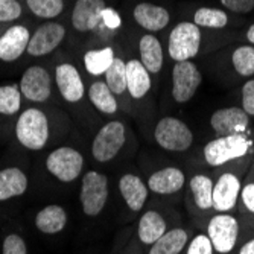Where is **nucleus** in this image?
I'll list each match as a JSON object with an SVG mask.
<instances>
[{
	"mask_svg": "<svg viewBox=\"0 0 254 254\" xmlns=\"http://www.w3.org/2000/svg\"><path fill=\"white\" fill-rule=\"evenodd\" d=\"M253 155H248L235 163L225 165L213 184V210L215 213H233L238 209V202L245 180V171Z\"/></svg>",
	"mask_w": 254,
	"mask_h": 254,
	"instance_id": "obj_1",
	"label": "nucleus"
},
{
	"mask_svg": "<svg viewBox=\"0 0 254 254\" xmlns=\"http://www.w3.org/2000/svg\"><path fill=\"white\" fill-rule=\"evenodd\" d=\"M254 154V140L250 132L233 135H216L202 148V158L207 166L222 168Z\"/></svg>",
	"mask_w": 254,
	"mask_h": 254,
	"instance_id": "obj_2",
	"label": "nucleus"
},
{
	"mask_svg": "<svg viewBox=\"0 0 254 254\" xmlns=\"http://www.w3.org/2000/svg\"><path fill=\"white\" fill-rule=\"evenodd\" d=\"M17 142L29 151H41L49 142L51 127L46 113L37 107H29L15 122Z\"/></svg>",
	"mask_w": 254,
	"mask_h": 254,
	"instance_id": "obj_3",
	"label": "nucleus"
},
{
	"mask_svg": "<svg viewBox=\"0 0 254 254\" xmlns=\"http://www.w3.org/2000/svg\"><path fill=\"white\" fill-rule=\"evenodd\" d=\"M205 235L216 254H232L241 238V222L233 213H215L205 224Z\"/></svg>",
	"mask_w": 254,
	"mask_h": 254,
	"instance_id": "obj_4",
	"label": "nucleus"
},
{
	"mask_svg": "<svg viewBox=\"0 0 254 254\" xmlns=\"http://www.w3.org/2000/svg\"><path fill=\"white\" fill-rule=\"evenodd\" d=\"M155 143L168 152H186L193 145V131L189 125L174 116L161 118L154 128Z\"/></svg>",
	"mask_w": 254,
	"mask_h": 254,
	"instance_id": "obj_5",
	"label": "nucleus"
},
{
	"mask_svg": "<svg viewBox=\"0 0 254 254\" xmlns=\"http://www.w3.org/2000/svg\"><path fill=\"white\" fill-rule=\"evenodd\" d=\"M110 195L108 177L99 171H87L81 178L79 202L82 213L88 218H96L105 209Z\"/></svg>",
	"mask_w": 254,
	"mask_h": 254,
	"instance_id": "obj_6",
	"label": "nucleus"
},
{
	"mask_svg": "<svg viewBox=\"0 0 254 254\" xmlns=\"http://www.w3.org/2000/svg\"><path fill=\"white\" fill-rule=\"evenodd\" d=\"M127 143V127L122 121L107 122L93 137L91 155L98 163H108L116 158Z\"/></svg>",
	"mask_w": 254,
	"mask_h": 254,
	"instance_id": "obj_7",
	"label": "nucleus"
},
{
	"mask_svg": "<svg viewBox=\"0 0 254 254\" xmlns=\"http://www.w3.org/2000/svg\"><path fill=\"white\" fill-rule=\"evenodd\" d=\"M84 157L72 146H60L46 157L44 166L55 180L68 184L76 181L84 171Z\"/></svg>",
	"mask_w": 254,
	"mask_h": 254,
	"instance_id": "obj_8",
	"label": "nucleus"
},
{
	"mask_svg": "<svg viewBox=\"0 0 254 254\" xmlns=\"http://www.w3.org/2000/svg\"><path fill=\"white\" fill-rule=\"evenodd\" d=\"M202 34L193 21H181L171 31L168 41V54L175 61H190L201 48Z\"/></svg>",
	"mask_w": 254,
	"mask_h": 254,
	"instance_id": "obj_9",
	"label": "nucleus"
},
{
	"mask_svg": "<svg viewBox=\"0 0 254 254\" xmlns=\"http://www.w3.org/2000/svg\"><path fill=\"white\" fill-rule=\"evenodd\" d=\"M213 184L215 180L207 174H195L188 183V207L192 215L209 221L213 210Z\"/></svg>",
	"mask_w": 254,
	"mask_h": 254,
	"instance_id": "obj_10",
	"label": "nucleus"
},
{
	"mask_svg": "<svg viewBox=\"0 0 254 254\" xmlns=\"http://www.w3.org/2000/svg\"><path fill=\"white\" fill-rule=\"evenodd\" d=\"M202 82V75L195 63L180 61L172 68V98L177 104H188Z\"/></svg>",
	"mask_w": 254,
	"mask_h": 254,
	"instance_id": "obj_11",
	"label": "nucleus"
},
{
	"mask_svg": "<svg viewBox=\"0 0 254 254\" xmlns=\"http://www.w3.org/2000/svg\"><path fill=\"white\" fill-rule=\"evenodd\" d=\"M20 91L23 98L31 102H46L52 95V76L43 65H31L20 79Z\"/></svg>",
	"mask_w": 254,
	"mask_h": 254,
	"instance_id": "obj_12",
	"label": "nucleus"
},
{
	"mask_svg": "<svg viewBox=\"0 0 254 254\" xmlns=\"http://www.w3.org/2000/svg\"><path fill=\"white\" fill-rule=\"evenodd\" d=\"M250 116L242 107H225L213 111L210 127L216 135H233L250 132Z\"/></svg>",
	"mask_w": 254,
	"mask_h": 254,
	"instance_id": "obj_13",
	"label": "nucleus"
},
{
	"mask_svg": "<svg viewBox=\"0 0 254 254\" xmlns=\"http://www.w3.org/2000/svg\"><path fill=\"white\" fill-rule=\"evenodd\" d=\"M65 37V28L57 21H46L31 35L28 54L31 57H44L54 52Z\"/></svg>",
	"mask_w": 254,
	"mask_h": 254,
	"instance_id": "obj_14",
	"label": "nucleus"
},
{
	"mask_svg": "<svg viewBox=\"0 0 254 254\" xmlns=\"http://www.w3.org/2000/svg\"><path fill=\"white\" fill-rule=\"evenodd\" d=\"M146 184L151 193L160 196H171L184 189V186H186V174L181 168L166 166L152 172Z\"/></svg>",
	"mask_w": 254,
	"mask_h": 254,
	"instance_id": "obj_15",
	"label": "nucleus"
},
{
	"mask_svg": "<svg viewBox=\"0 0 254 254\" xmlns=\"http://www.w3.org/2000/svg\"><path fill=\"white\" fill-rule=\"evenodd\" d=\"M55 84L64 101L76 104L84 98V81L73 64L63 63L55 67Z\"/></svg>",
	"mask_w": 254,
	"mask_h": 254,
	"instance_id": "obj_16",
	"label": "nucleus"
},
{
	"mask_svg": "<svg viewBox=\"0 0 254 254\" xmlns=\"http://www.w3.org/2000/svg\"><path fill=\"white\" fill-rule=\"evenodd\" d=\"M166 216L157 209H149L142 213L137 222V241L142 247L149 248L169 230Z\"/></svg>",
	"mask_w": 254,
	"mask_h": 254,
	"instance_id": "obj_17",
	"label": "nucleus"
},
{
	"mask_svg": "<svg viewBox=\"0 0 254 254\" xmlns=\"http://www.w3.org/2000/svg\"><path fill=\"white\" fill-rule=\"evenodd\" d=\"M118 188H119V192H121L127 207L129 209V212H132V213L142 212V209L148 201V196H149L148 184L137 174L127 172L121 177Z\"/></svg>",
	"mask_w": 254,
	"mask_h": 254,
	"instance_id": "obj_18",
	"label": "nucleus"
},
{
	"mask_svg": "<svg viewBox=\"0 0 254 254\" xmlns=\"http://www.w3.org/2000/svg\"><path fill=\"white\" fill-rule=\"evenodd\" d=\"M31 32L26 26L14 25L0 37V61L14 63L28 51Z\"/></svg>",
	"mask_w": 254,
	"mask_h": 254,
	"instance_id": "obj_19",
	"label": "nucleus"
},
{
	"mask_svg": "<svg viewBox=\"0 0 254 254\" xmlns=\"http://www.w3.org/2000/svg\"><path fill=\"white\" fill-rule=\"evenodd\" d=\"M107 8L104 0H76L72 11V25L78 32H90L101 25L102 12Z\"/></svg>",
	"mask_w": 254,
	"mask_h": 254,
	"instance_id": "obj_20",
	"label": "nucleus"
},
{
	"mask_svg": "<svg viewBox=\"0 0 254 254\" xmlns=\"http://www.w3.org/2000/svg\"><path fill=\"white\" fill-rule=\"evenodd\" d=\"M132 17L138 26L145 31H149L151 34L163 31L171 21V15L166 8L149 2L138 3L134 8Z\"/></svg>",
	"mask_w": 254,
	"mask_h": 254,
	"instance_id": "obj_21",
	"label": "nucleus"
},
{
	"mask_svg": "<svg viewBox=\"0 0 254 254\" xmlns=\"http://www.w3.org/2000/svg\"><path fill=\"white\" fill-rule=\"evenodd\" d=\"M68 215L67 210L60 204H48L40 209L35 215L34 224L40 233L54 236L60 235L67 227Z\"/></svg>",
	"mask_w": 254,
	"mask_h": 254,
	"instance_id": "obj_22",
	"label": "nucleus"
},
{
	"mask_svg": "<svg viewBox=\"0 0 254 254\" xmlns=\"http://www.w3.org/2000/svg\"><path fill=\"white\" fill-rule=\"evenodd\" d=\"M28 188L29 180L23 169L17 166L0 169V202L25 195Z\"/></svg>",
	"mask_w": 254,
	"mask_h": 254,
	"instance_id": "obj_23",
	"label": "nucleus"
},
{
	"mask_svg": "<svg viewBox=\"0 0 254 254\" xmlns=\"http://www.w3.org/2000/svg\"><path fill=\"white\" fill-rule=\"evenodd\" d=\"M127 82H128V96L134 101L143 99L152 87L151 73L142 64L140 60H129L127 63Z\"/></svg>",
	"mask_w": 254,
	"mask_h": 254,
	"instance_id": "obj_24",
	"label": "nucleus"
},
{
	"mask_svg": "<svg viewBox=\"0 0 254 254\" xmlns=\"http://www.w3.org/2000/svg\"><path fill=\"white\" fill-rule=\"evenodd\" d=\"M192 235L184 227H171L168 232L146 248V254H181Z\"/></svg>",
	"mask_w": 254,
	"mask_h": 254,
	"instance_id": "obj_25",
	"label": "nucleus"
},
{
	"mask_svg": "<svg viewBox=\"0 0 254 254\" xmlns=\"http://www.w3.org/2000/svg\"><path fill=\"white\" fill-rule=\"evenodd\" d=\"M138 54L140 61L146 67L151 75L160 73L163 67V48H161L160 40L152 34H145L138 41Z\"/></svg>",
	"mask_w": 254,
	"mask_h": 254,
	"instance_id": "obj_26",
	"label": "nucleus"
},
{
	"mask_svg": "<svg viewBox=\"0 0 254 254\" xmlns=\"http://www.w3.org/2000/svg\"><path fill=\"white\" fill-rule=\"evenodd\" d=\"M88 99L99 113L113 116L119 111V102L118 98L114 96L113 91L108 88L105 81H95L88 88Z\"/></svg>",
	"mask_w": 254,
	"mask_h": 254,
	"instance_id": "obj_27",
	"label": "nucleus"
},
{
	"mask_svg": "<svg viewBox=\"0 0 254 254\" xmlns=\"http://www.w3.org/2000/svg\"><path fill=\"white\" fill-rule=\"evenodd\" d=\"M105 82L116 98L124 99L128 95L127 82V63L122 58H114L108 70L105 72Z\"/></svg>",
	"mask_w": 254,
	"mask_h": 254,
	"instance_id": "obj_28",
	"label": "nucleus"
},
{
	"mask_svg": "<svg viewBox=\"0 0 254 254\" xmlns=\"http://www.w3.org/2000/svg\"><path fill=\"white\" fill-rule=\"evenodd\" d=\"M114 58H116V57H114L113 48H102V49L88 51L84 55L85 70L90 75H93V76L105 75V72L108 70V67L114 61Z\"/></svg>",
	"mask_w": 254,
	"mask_h": 254,
	"instance_id": "obj_29",
	"label": "nucleus"
},
{
	"mask_svg": "<svg viewBox=\"0 0 254 254\" xmlns=\"http://www.w3.org/2000/svg\"><path fill=\"white\" fill-rule=\"evenodd\" d=\"M238 209L248 224H254V165L244 180Z\"/></svg>",
	"mask_w": 254,
	"mask_h": 254,
	"instance_id": "obj_30",
	"label": "nucleus"
},
{
	"mask_svg": "<svg viewBox=\"0 0 254 254\" xmlns=\"http://www.w3.org/2000/svg\"><path fill=\"white\" fill-rule=\"evenodd\" d=\"M193 23L199 28H209V29H222L228 23V15L225 11L218 8H207L202 6L195 11Z\"/></svg>",
	"mask_w": 254,
	"mask_h": 254,
	"instance_id": "obj_31",
	"label": "nucleus"
},
{
	"mask_svg": "<svg viewBox=\"0 0 254 254\" xmlns=\"http://www.w3.org/2000/svg\"><path fill=\"white\" fill-rule=\"evenodd\" d=\"M21 96L18 84L0 85V114L15 116L21 107Z\"/></svg>",
	"mask_w": 254,
	"mask_h": 254,
	"instance_id": "obj_32",
	"label": "nucleus"
},
{
	"mask_svg": "<svg viewBox=\"0 0 254 254\" xmlns=\"http://www.w3.org/2000/svg\"><path fill=\"white\" fill-rule=\"evenodd\" d=\"M232 63L238 75L244 78L254 76V46H239L232 54Z\"/></svg>",
	"mask_w": 254,
	"mask_h": 254,
	"instance_id": "obj_33",
	"label": "nucleus"
},
{
	"mask_svg": "<svg viewBox=\"0 0 254 254\" xmlns=\"http://www.w3.org/2000/svg\"><path fill=\"white\" fill-rule=\"evenodd\" d=\"M29 11L40 18H55L64 9V0H26Z\"/></svg>",
	"mask_w": 254,
	"mask_h": 254,
	"instance_id": "obj_34",
	"label": "nucleus"
},
{
	"mask_svg": "<svg viewBox=\"0 0 254 254\" xmlns=\"http://www.w3.org/2000/svg\"><path fill=\"white\" fill-rule=\"evenodd\" d=\"M181 254H216L213 245L205 233H196L190 238Z\"/></svg>",
	"mask_w": 254,
	"mask_h": 254,
	"instance_id": "obj_35",
	"label": "nucleus"
},
{
	"mask_svg": "<svg viewBox=\"0 0 254 254\" xmlns=\"http://www.w3.org/2000/svg\"><path fill=\"white\" fill-rule=\"evenodd\" d=\"M2 254H28L26 241L18 233H9L3 238Z\"/></svg>",
	"mask_w": 254,
	"mask_h": 254,
	"instance_id": "obj_36",
	"label": "nucleus"
},
{
	"mask_svg": "<svg viewBox=\"0 0 254 254\" xmlns=\"http://www.w3.org/2000/svg\"><path fill=\"white\" fill-rule=\"evenodd\" d=\"M21 11L18 0H0V23L15 21L21 15Z\"/></svg>",
	"mask_w": 254,
	"mask_h": 254,
	"instance_id": "obj_37",
	"label": "nucleus"
},
{
	"mask_svg": "<svg viewBox=\"0 0 254 254\" xmlns=\"http://www.w3.org/2000/svg\"><path fill=\"white\" fill-rule=\"evenodd\" d=\"M242 108L250 118H254V79H250L242 87Z\"/></svg>",
	"mask_w": 254,
	"mask_h": 254,
	"instance_id": "obj_38",
	"label": "nucleus"
},
{
	"mask_svg": "<svg viewBox=\"0 0 254 254\" xmlns=\"http://www.w3.org/2000/svg\"><path fill=\"white\" fill-rule=\"evenodd\" d=\"M219 2L235 14H248L254 9V0H219Z\"/></svg>",
	"mask_w": 254,
	"mask_h": 254,
	"instance_id": "obj_39",
	"label": "nucleus"
},
{
	"mask_svg": "<svg viewBox=\"0 0 254 254\" xmlns=\"http://www.w3.org/2000/svg\"><path fill=\"white\" fill-rule=\"evenodd\" d=\"M101 25H104L105 28L114 31V29H118L121 25H122V18L121 15L118 14L116 9H113L110 6H107L102 12V20H101Z\"/></svg>",
	"mask_w": 254,
	"mask_h": 254,
	"instance_id": "obj_40",
	"label": "nucleus"
},
{
	"mask_svg": "<svg viewBox=\"0 0 254 254\" xmlns=\"http://www.w3.org/2000/svg\"><path fill=\"white\" fill-rule=\"evenodd\" d=\"M236 254H254V236H251L250 239L242 242L238 247Z\"/></svg>",
	"mask_w": 254,
	"mask_h": 254,
	"instance_id": "obj_41",
	"label": "nucleus"
},
{
	"mask_svg": "<svg viewBox=\"0 0 254 254\" xmlns=\"http://www.w3.org/2000/svg\"><path fill=\"white\" fill-rule=\"evenodd\" d=\"M247 40L251 43V46H254V25H251L247 31Z\"/></svg>",
	"mask_w": 254,
	"mask_h": 254,
	"instance_id": "obj_42",
	"label": "nucleus"
}]
</instances>
